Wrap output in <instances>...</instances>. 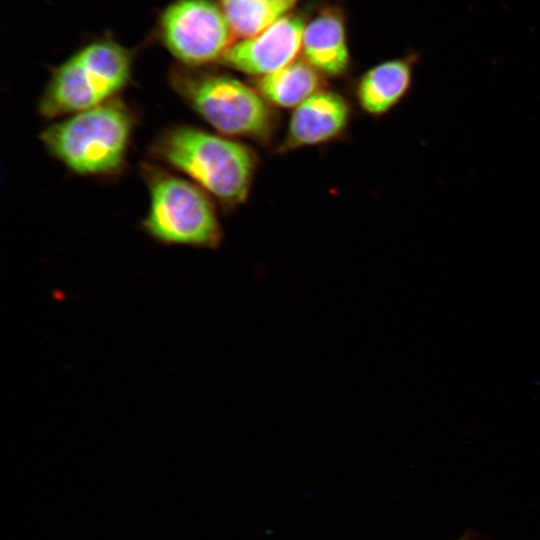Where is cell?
I'll return each mask as SVG.
<instances>
[{"label":"cell","instance_id":"obj_1","mask_svg":"<svg viewBox=\"0 0 540 540\" xmlns=\"http://www.w3.org/2000/svg\"><path fill=\"white\" fill-rule=\"evenodd\" d=\"M150 152L226 208L244 203L249 196L257 156L247 145L228 136L176 125L155 138Z\"/></svg>","mask_w":540,"mask_h":540},{"label":"cell","instance_id":"obj_5","mask_svg":"<svg viewBox=\"0 0 540 540\" xmlns=\"http://www.w3.org/2000/svg\"><path fill=\"white\" fill-rule=\"evenodd\" d=\"M141 172L149 191V209L143 228L156 241L215 249L223 231L212 197L191 180L151 163Z\"/></svg>","mask_w":540,"mask_h":540},{"label":"cell","instance_id":"obj_7","mask_svg":"<svg viewBox=\"0 0 540 540\" xmlns=\"http://www.w3.org/2000/svg\"><path fill=\"white\" fill-rule=\"evenodd\" d=\"M304 27L299 16L287 14L261 33L233 43L221 61L258 78L267 75L296 60Z\"/></svg>","mask_w":540,"mask_h":540},{"label":"cell","instance_id":"obj_9","mask_svg":"<svg viewBox=\"0 0 540 540\" xmlns=\"http://www.w3.org/2000/svg\"><path fill=\"white\" fill-rule=\"evenodd\" d=\"M302 53L322 76H341L350 65V55L343 14L326 8L305 24Z\"/></svg>","mask_w":540,"mask_h":540},{"label":"cell","instance_id":"obj_8","mask_svg":"<svg viewBox=\"0 0 540 540\" xmlns=\"http://www.w3.org/2000/svg\"><path fill=\"white\" fill-rule=\"evenodd\" d=\"M349 120L347 100L323 88L293 109L279 151L327 143L345 131Z\"/></svg>","mask_w":540,"mask_h":540},{"label":"cell","instance_id":"obj_4","mask_svg":"<svg viewBox=\"0 0 540 540\" xmlns=\"http://www.w3.org/2000/svg\"><path fill=\"white\" fill-rule=\"evenodd\" d=\"M170 84L221 135L265 143L275 132L271 105L256 88L236 78L182 66L172 70Z\"/></svg>","mask_w":540,"mask_h":540},{"label":"cell","instance_id":"obj_13","mask_svg":"<svg viewBox=\"0 0 540 540\" xmlns=\"http://www.w3.org/2000/svg\"><path fill=\"white\" fill-rule=\"evenodd\" d=\"M294 1H297V0H294Z\"/></svg>","mask_w":540,"mask_h":540},{"label":"cell","instance_id":"obj_3","mask_svg":"<svg viewBox=\"0 0 540 540\" xmlns=\"http://www.w3.org/2000/svg\"><path fill=\"white\" fill-rule=\"evenodd\" d=\"M131 70V54L117 42L87 44L53 70L39 112L53 119L108 102L127 86Z\"/></svg>","mask_w":540,"mask_h":540},{"label":"cell","instance_id":"obj_6","mask_svg":"<svg viewBox=\"0 0 540 540\" xmlns=\"http://www.w3.org/2000/svg\"><path fill=\"white\" fill-rule=\"evenodd\" d=\"M159 35L183 65L198 67L221 60L234 34L218 3L175 0L161 14Z\"/></svg>","mask_w":540,"mask_h":540},{"label":"cell","instance_id":"obj_2","mask_svg":"<svg viewBox=\"0 0 540 540\" xmlns=\"http://www.w3.org/2000/svg\"><path fill=\"white\" fill-rule=\"evenodd\" d=\"M135 124L132 110L114 98L47 126L40 139L73 173L112 176L125 165Z\"/></svg>","mask_w":540,"mask_h":540},{"label":"cell","instance_id":"obj_11","mask_svg":"<svg viewBox=\"0 0 540 540\" xmlns=\"http://www.w3.org/2000/svg\"><path fill=\"white\" fill-rule=\"evenodd\" d=\"M255 88L270 105L294 109L324 84L322 75L303 59L259 77Z\"/></svg>","mask_w":540,"mask_h":540},{"label":"cell","instance_id":"obj_10","mask_svg":"<svg viewBox=\"0 0 540 540\" xmlns=\"http://www.w3.org/2000/svg\"><path fill=\"white\" fill-rule=\"evenodd\" d=\"M416 56L390 59L367 70L356 86V98L366 113L381 116L396 107L409 93Z\"/></svg>","mask_w":540,"mask_h":540},{"label":"cell","instance_id":"obj_12","mask_svg":"<svg viewBox=\"0 0 540 540\" xmlns=\"http://www.w3.org/2000/svg\"><path fill=\"white\" fill-rule=\"evenodd\" d=\"M230 28L241 39L253 37L292 9L294 0H217Z\"/></svg>","mask_w":540,"mask_h":540}]
</instances>
